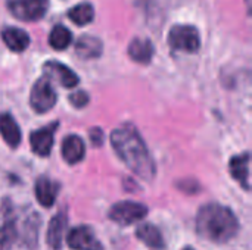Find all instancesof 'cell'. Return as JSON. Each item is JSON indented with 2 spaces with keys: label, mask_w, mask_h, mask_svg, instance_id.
<instances>
[{
  "label": "cell",
  "mask_w": 252,
  "mask_h": 250,
  "mask_svg": "<svg viewBox=\"0 0 252 250\" xmlns=\"http://www.w3.org/2000/svg\"><path fill=\"white\" fill-rule=\"evenodd\" d=\"M0 136L10 147H18L21 143V130L9 113L0 115Z\"/></svg>",
  "instance_id": "e0dca14e"
},
{
  "label": "cell",
  "mask_w": 252,
  "mask_h": 250,
  "mask_svg": "<svg viewBox=\"0 0 252 250\" xmlns=\"http://www.w3.org/2000/svg\"><path fill=\"white\" fill-rule=\"evenodd\" d=\"M30 103H31V108L38 113H46L55 106L56 93L47 78H41L34 84L31 90Z\"/></svg>",
  "instance_id": "52a82bcc"
},
{
  "label": "cell",
  "mask_w": 252,
  "mask_h": 250,
  "mask_svg": "<svg viewBox=\"0 0 252 250\" xmlns=\"http://www.w3.org/2000/svg\"><path fill=\"white\" fill-rule=\"evenodd\" d=\"M10 13L21 21H37L44 16L49 0H6Z\"/></svg>",
  "instance_id": "5b68a950"
},
{
  "label": "cell",
  "mask_w": 252,
  "mask_h": 250,
  "mask_svg": "<svg viewBox=\"0 0 252 250\" xmlns=\"http://www.w3.org/2000/svg\"><path fill=\"white\" fill-rule=\"evenodd\" d=\"M90 137H92V141L94 146H100L102 144V139H103V134H102V130H97V128H93L92 133H90Z\"/></svg>",
  "instance_id": "603a6c76"
},
{
  "label": "cell",
  "mask_w": 252,
  "mask_h": 250,
  "mask_svg": "<svg viewBox=\"0 0 252 250\" xmlns=\"http://www.w3.org/2000/svg\"><path fill=\"white\" fill-rule=\"evenodd\" d=\"M75 53L81 59H94L102 55V41L93 35H81L75 41Z\"/></svg>",
  "instance_id": "5bb4252c"
},
{
  "label": "cell",
  "mask_w": 252,
  "mask_h": 250,
  "mask_svg": "<svg viewBox=\"0 0 252 250\" xmlns=\"http://www.w3.org/2000/svg\"><path fill=\"white\" fill-rule=\"evenodd\" d=\"M58 192H59V186L46 177L38 178L35 183V197L38 203L44 208H50L55 203Z\"/></svg>",
  "instance_id": "8fae6325"
},
{
  "label": "cell",
  "mask_w": 252,
  "mask_h": 250,
  "mask_svg": "<svg viewBox=\"0 0 252 250\" xmlns=\"http://www.w3.org/2000/svg\"><path fill=\"white\" fill-rule=\"evenodd\" d=\"M137 239L142 240L146 246L152 248V249H164L165 243H164V237L161 234V231L152 225V224H143L137 228Z\"/></svg>",
  "instance_id": "d6986e66"
},
{
  "label": "cell",
  "mask_w": 252,
  "mask_h": 250,
  "mask_svg": "<svg viewBox=\"0 0 252 250\" xmlns=\"http://www.w3.org/2000/svg\"><path fill=\"white\" fill-rule=\"evenodd\" d=\"M148 215V208L137 202H118L109 211V218L120 225H130Z\"/></svg>",
  "instance_id": "8992f818"
},
{
  "label": "cell",
  "mask_w": 252,
  "mask_h": 250,
  "mask_svg": "<svg viewBox=\"0 0 252 250\" xmlns=\"http://www.w3.org/2000/svg\"><path fill=\"white\" fill-rule=\"evenodd\" d=\"M16 212L10 200H3L0 205V250H10L16 242Z\"/></svg>",
  "instance_id": "277c9868"
},
{
  "label": "cell",
  "mask_w": 252,
  "mask_h": 250,
  "mask_svg": "<svg viewBox=\"0 0 252 250\" xmlns=\"http://www.w3.org/2000/svg\"><path fill=\"white\" fill-rule=\"evenodd\" d=\"M239 224L235 214L221 205L210 203L199 209L196 217V231L201 237L213 243H226L238 233Z\"/></svg>",
  "instance_id": "7a4b0ae2"
},
{
  "label": "cell",
  "mask_w": 252,
  "mask_h": 250,
  "mask_svg": "<svg viewBox=\"0 0 252 250\" xmlns=\"http://www.w3.org/2000/svg\"><path fill=\"white\" fill-rule=\"evenodd\" d=\"M58 122L49 124L40 130H35L31 136H30V141H31V149L35 155L46 158L53 146V137H55V131L58 128Z\"/></svg>",
  "instance_id": "9c48e42d"
},
{
  "label": "cell",
  "mask_w": 252,
  "mask_h": 250,
  "mask_svg": "<svg viewBox=\"0 0 252 250\" xmlns=\"http://www.w3.org/2000/svg\"><path fill=\"white\" fill-rule=\"evenodd\" d=\"M71 41H72V34L63 25H56L49 35V43L55 50L66 49L71 44Z\"/></svg>",
  "instance_id": "44dd1931"
},
{
  "label": "cell",
  "mask_w": 252,
  "mask_h": 250,
  "mask_svg": "<svg viewBox=\"0 0 252 250\" xmlns=\"http://www.w3.org/2000/svg\"><path fill=\"white\" fill-rule=\"evenodd\" d=\"M111 144L120 159L140 178L151 181L155 177V164L137 130L123 125L111 134Z\"/></svg>",
  "instance_id": "6da1fadb"
},
{
  "label": "cell",
  "mask_w": 252,
  "mask_h": 250,
  "mask_svg": "<svg viewBox=\"0 0 252 250\" xmlns=\"http://www.w3.org/2000/svg\"><path fill=\"white\" fill-rule=\"evenodd\" d=\"M168 44L179 52H198L201 46L199 32L192 25H174L168 32Z\"/></svg>",
  "instance_id": "3957f363"
},
{
  "label": "cell",
  "mask_w": 252,
  "mask_h": 250,
  "mask_svg": "<svg viewBox=\"0 0 252 250\" xmlns=\"http://www.w3.org/2000/svg\"><path fill=\"white\" fill-rule=\"evenodd\" d=\"M43 71L47 75V78H52L58 81L61 85L66 88H72L78 84V77L63 63L56 60H49L43 65Z\"/></svg>",
  "instance_id": "30bf717a"
},
{
  "label": "cell",
  "mask_w": 252,
  "mask_h": 250,
  "mask_svg": "<svg viewBox=\"0 0 252 250\" xmlns=\"http://www.w3.org/2000/svg\"><path fill=\"white\" fill-rule=\"evenodd\" d=\"M66 243L74 250H103L102 243L87 227H77L71 230L66 236Z\"/></svg>",
  "instance_id": "ba28073f"
},
{
  "label": "cell",
  "mask_w": 252,
  "mask_h": 250,
  "mask_svg": "<svg viewBox=\"0 0 252 250\" xmlns=\"http://www.w3.org/2000/svg\"><path fill=\"white\" fill-rule=\"evenodd\" d=\"M66 224H68V217H66V212H63V211H61L59 214H56L52 218V221L49 224V230H47V245L50 248H53V249L61 248Z\"/></svg>",
  "instance_id": "7c38bea8"
},
{
  "label": "cell",
  "mask_w": 252,
  "mask_h": 250,
  "mask_svg": "<svg viewBox=\"0 0 252 250\" xmlns=\"http://www.w3.org/2000/svg\"><path fill=\"white\" fill-rule=\"evenodd\" d=\"M250 153H244L230 161V174L245 190H250Z\"/></svg>",
  "instance_id": "2e32d148"
},
{
  "label": "cell",
  "mask_w": 252,
  "mask_h": 250,
  "mask_svg": "<svg viewBox=\"0 0 252 250\" xmlns=\"http://www.w3.org/2000/svg\"><path fill=\"white\" fill-rule=\"evenodd\" d=\"M183 250H193L192 248H186V249H183Z\"/></svg>",
  "instance_id": "cb8c5ba5"
},
{
  "label": "cell",
  "mask_w": 252,
  "mask_h": 250,
  "mask_svg": "<svg viewBox=\"0 0 252 250\" xmlns=\"http://www.w3.org/2000/svg\"><path fill=\"white\" fill-rule=\"evenodd\" d=\"M69 102L75 108H84L87 105V102H89V96L84 91H77V93L69 96Z\"/></svg>",
  "instance_id": "7402d4cb"
},
{
  "label": "cell",
  "mask_w": 252,
  "mask_h": 250,
  "mask_svg": "<svg viewBox=\"0 0 252 250\" xmlns=\"http://www.w3.org/2000/svg\"><path fill=\"white\" fill-rule=\"evenodd\" d=\"M1 38L12 52H24L30 44V35L24 29L15 27H6L1 31Z\"/></svg>",
  "instance_id": "4fadbf2b"
},
{
  "label": "cell",
  "mask_w": 252,
  "mask_h": 250,
  "mask_svg": "<svg viewBox=\"0 0 252 250\" xmlns=\"http://www.w3.org/2000/svg\"><path fill=\"white\" fill-rule=\"evenodd\" d=\"M68 18L74 24L83 27V25H86V24H89V22L93 21V18H94V9L89 3H80V4L74 6L72 9H69Z\"/></svg>",
  "instance_id": "ffe728a7"
},
{
  "label": "cell",
  "mask_w": 252,
  "mask_h": 250,
  "mask_svg": "<svg viewBox=\"0 0 252 250\" xmlns=\"http://www.w3.org/2000/svg\"><path fill=\"white\" fill-rule=\"evenodd\" d=\"M154 44L149 40H143V38H134L130 46H128V56L142 65H146L151 62L152 56H154Z\"/></svg>",
  "instance_id": "ac0fdd59"
},
{
  "label": "cell",
  "mask_w": 252,
  "mask_h": 250,
  "mask_svg": "<svg viewBox=\"0 0 252 250\" xmlns=\"http://www.w3.org/2000/svg\"><path fill=\"white\" fill-rule=\"evenodd\" d=\"M86 153L84 141L78 136H68L62 143V158L68 164H78Z\"/></svg>",
  "instance_id": "9a60e30c"
}]
</instances>
